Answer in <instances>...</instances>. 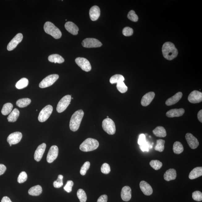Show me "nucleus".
<instances>
[{"label": "nucleus", "instance_id": "nucleus-1", "mask_svg": "<svg viewBox=\"0 0 202 202\" xmlns=\"http://www.w3.org/2000/svg\"><path fill=\"white\" fill-rule=\"evenodd\" d=\"M162 52L164 57L166 59L171 60L177 57L178 54V49L173 44L166 42L162 47Z\"/></svg>", "mask_w": 202, "mask_h": 202}, {"label": "nucleus", "instance_id": "nucleus-2", "mask_svg": "<svg viewBox=\"0 0 202 202\" xmlns=\"http://www.w3.org/2000/svg\"><path fill=\"white\" fill-rule=\"evenodd\" d=\"M84 116V112L82 110H79L74 113L70 122L71 130L75 132L78 130Z\"/></svg>", "mask_w": 202, "mask_h": 202}, {"label": "nucleus", "instance_id": "nucleus-3", "mask_svg": "<svg viewBox=\"0 0 202 202\" xmlns=\"http://www.w3.org/2000/svg\"><path fill=\"white\" fill-rule=\"evenodd\" d=\"M99 146V143L97 140L92 138H88L80 146L81 151L88 152L96 149Z\"/></svg>", "mask_w": 202, "mask_h": 202}, {"label": "nucleus", "instance_id": "nucleus-4", "mask_svg": "<svg viewBox=\"0 0 202 202\" xmlns=\"http://www.w3.org/2000/svg\"><path fill=\"white\" fill-rule=\"evenodd\" d=\"M44 30L46 33L51 35L55 39H60L61 37V31L52 23L46 22L44 24Z\"/></svg>", "mask_w": 202, "mask_h": 202}, {"label": "nucleus", "instance_id": "nucleus-5", "mask_svg": "<svg viewBox=\"0 0 202 202\" xmlns=\"http://www.w3.org/2000/svg\"><path fill=\"white\" fill-rule=\"evenodd\" d=\"M102 126L103 130L107 134L113 135L116 133V125L114 121L111 119H105L102 122Z\"/></svg>", "mask_w": 202, "mask_h": 202}, {"label": "nucleus", "instance_id": "nucleus-6", "mask_svg": "<svg viewBox=\"0 0 202 202\" xmlns=\"http://www.w3.org/2000/svg\"><path fill=\"white\" fill-rule=\"evenodd\" d=\"M59 75L57 74H52L47 76L40 83L39 86L40 88H44L51 86L57 81Z\"/></svg>", "mask_w": 202, "mask_h": 202}, {"label": "nucleus", "instance_id": "nucleus-7", "mask_svg": "<svg viewBox=\"0 0 202 202\" xmlns=\"http://www.w3.org/2000/svg\"><path fill=\"white\" fill-rule=\"evenodd\" d=\"M71 99V96L69 95H67L63 97L60 100L57 104V112L60 113L64 111L69 105Z\"/></svg>", "mask_w": 202, "mask_h": 202}, {"label": "nucleus", "instance_id": "nucleus-8", "mask_svg": "<svg viewBox=\"0 0 202 202\" xmlns=\"http://www.w3.org/2000/svg\"><path fill=\"white\" fill-rule=\"evenodd\" d=\"M53 111V107L52 106L48 105L46 106L40 112L39 115V121L41 123L46 121L52 114Z\"/></svg>", "mask_w": 202, "mask_h": 202}, {"label": "nucleus", "instance_id": "nucleus-9", "mask_svg": "<svg viewBox=\"0 0 202 202\" xmlns=\"http://www.w3.org/2000/svg\"><path fill=\"white\" fill-rule=\"evenodd\" d=\"M82 44L83 47L87 48L100 47L102 45V43L99 40L93 38L85 39L83 40Z\"/></svg>", "mask_w": 202, "mask_h": 202}, {"label": "nucleus", "instance_id": "nucleus-10", "mask_svg": "<svg viewBox=\"0 0 202 202\" xmlns=\"http://www.w3.org/2000/svg\"><path fill=\"white\" fill-rule=\"evenodd\" d=\"M75 62L81 69L85 71L88 72L91 69V66L90 62L86 58L78 57L76 58Z\"/></svg>", "mask_w": 202, "mask_h": 202}, {"label": "nucleus", "instance_id": "nucleus-11", "mask_svg": "<svg viewBox=\"0 0 202 202\" xmlns=\"http://www.w3.org/2000/svg\"><path fill=\"white\" fill-rule=\"evenodd\" d=\"M23 39V35L22 33L17 34L8 44L7 46L8 50L11 51L15 49L18 45L22 42Z\"/></svg>", "mask_w": 202, "mask_h": 202}, {"label": "nucleus", "instance_id": "nucleus-12", "mask_svg": "<svg viewBox=\"0 0 202 202\" xmlns=\"http://www.w3.org/2000/svg\"><path fill=\"white\" fill-rule=\"evenodd\" d=\"M58 148L56 145L51 146L47 154V162L49 163H52L56 160L58 156Z\"/></svg>", "mask_w": 202, "mask_h": 202}, {"label": "nucleus", "instance_id": "nucleus-13", "mask_svg": "<svg viewBox=\"0 0 202 202\" xmlns=\"http://www.w3.org/2000/svg\"><path fill=\"white\" fill-rule=\"evenodd\" d=\"M188 100L191 103H199L202 101V93L201 92L194 90L189 95Z\"/></svg>", "mask_w": 202, "mask_h": 202}, {"label": "nucleus", "instance_id": "nucleus-14", "mask_svg": "<svg viewBox=\"0 0 202 202\" xmlns=\"http://www.w3.org/2000/svg\"><path fill=\"white\" fill-rule=\"evenodd\" d=\"M22 138V134L20 132H15L11 134L7 138V141L10 145L17 144L20 142Z\"/></svg>", "mask_w": 202, "mask_h": 202}, {"label": "nucleus", "instance_id": "nucleus-15", "mask_svg": "<svg viewBox=\"0 0 202 202\" xmlns=\"http://www.w3.org/2000/svg\"><path fill=\"white\" fill-rule=\"evenodd\" d=\"M185 138L188 145L192 149H196L199 146V143L198 139L192 134L187 133L186 135Z\"/></svg>", "mask_w": 202, "mask_h": 202}, {"label": "nucleus", "instance_id": "nucleus-16", "mask_svg": "<svg viewBox=\"0 0 202 202\" xmlns=\"http://www.w3.org/2000/svg\"><path fill=\"white\" fill-rule=\"evenodd\" d=\"M46 148V145L45 143H42L37 148L34 154V159L37 162H39L41 160L45 151Z\"/></svg>", "mask_w": 202, "mask_h": 202}, {"label": "nucleus", "instance_id": "nucleus-17", "mask_svg": "<svg viewBox=\"0 0 202 202\" xmlns=\"http://www.w3.org/2000/svg\"><path fill=\"white\" fill-rule=\"evenodd\" d=\"M155 96V93L154 92H149L145 94L141 99V103L143 106L149 105L153 100Z\"/></svg>", "mask_w": 202, "mask_h": 202}, {"label": "nucleus", "instance_id": "nucleus-18", "mask_svg": "<svg viewBox=\"0 0 202 202\" xmlns=\"http://www.w3.org/2000/svg\"><path fill=\"white\" fill-rule=\"evenodd\" d=\"M140 187L143 194L146 196H150L153 193V189L151 186L145 181L140 182Z\"/></svg>", "mask_w": 202, "mask_h": 202}, {"label": "nucleus", "instance_id": "nucleus-19", "mask_svg": "<svg viewBox=\"0 0 202 202\" xmlns=\"http://www.w3.org/2000/svg\"><path fill=\"white\" fill-rule=\"evenodd\" d=\"M121 197L124 201H130L132 198V190L128 186H125L122 189Z\"/></svg>", "mask_w": 202, "mask_h": 202}, {"label": "nucleus", "instance_id": "nucleus-20", "mask_svg": "<svg viewBox=\"0 0 202 202\" xmlns=\"http://www.w3.org/2000/svg\"><path fill=\"white\" fill-rule=\"evenodd\" d=\"M90 19L92 21L97 20L100 15V10L98 6H94L90 9L89 12Z\"/></svg>", "mask_w": 202, "mask_h": 202}, {"label": "nucleus", "instance_id": "nucleus-21", "mask_svg": "<svg viewBox=\"0 0 202 202\" xmlns=\"http://www.w3.org/2000/svg\"><path fill=\"white\" fill-rule=\"evenodd\" d=\"M185 111L183 108L172 109L166 113V116L169 118L180 117L183 116Z\"/></svg>", "mask_w": 202, "mask_h": 202}, {"label": "nucleus", "instance_id": "nucleus-22", "mask_svg": "<svg viewBox=\"0 0 202 202\" xmlns=\"http://www.w3.org/2000/svg\"><path fill=\"white\" fill-rule=\"evenodd\" d=\"M65 27L67 31L72 34L76 35L78 34L79 31V28L74 23L68 22L65 24Z\"/></svg>", "mask_w": 202, "mask_h": 202}, {"label": "nucleus", "instance_id": "nucleus-23", "mask_svg": "<svg viewBox=\"0 0 202 202\" xmlns=\"http://www.w3.org/2000/svg\"><path fill=\"white\" fill-rule=\"evenodd\" d=\"M183 94L182 92H179L175 94L173 97H170L166 100V105L170 106L173 105L178 103L182 98Z\"/></svg>", "mask_w": 202, "mask_h": 202}, {"label": "nucleus", "instance_id": "nucleus-24", "mask_svg": "<svg viewBox=\"0 0 202 202\" xmlns=\"http://www.w3.org/2000/svg\"><path fill=\"white\" fill-rule=\"evenodd\" d=\"M164 179L167 181L175 179L177 177L176 170L173 168L167 170L164 173Z\"/></svg>", "mask_w": 202, "mask_h": 202}, {"label": "nucleus", "instance_id": "nucleus-25", "mask_svg": "<svg viewBox=\"0 0 202 202\" xmlns=\"http://www.w3.org/2000/svg\"><path fill=\"white\" fill-rule=\"evenodd\" d=\"M202 175V167H197L194 168L189 173V178L193 180L199 178Z\"/></svg>", "mask_w": 202, "mask_h": 202}, {"label": "nucleus", "instance_id": "nucleus-26", "mask_svg": "<svg viewBox=\"0 0 202 202\" xmlns=\"http://www.w3.org/2000/svg\"><path fill=\"white\" fill-rule=\"evenodd\" d=\"M42 192V189L41 186L37 185L31 187L28 191V193L31 196H37L41 194Z\"/></svg>", "mask_w": 202, "mask_h": 202}, {"label": "nucleus", "instance_id": "nucleus-27", "mask_svg": "<svg viewBox=\"0 0 202 202\" xmlns=\"http://www.w3.org/2000/svg\"><path fill=\"white\" fill-rule=\"evenodd\" d=\"M153 133L158 137H164L166 136L165 129L163 127L158 126L153 130Z\"/></svg>", "mask_w": 202, "mask_h": 202}, {"label": "nucleus", "instance_id": "nucleus-28", "mask_svg": "<svg viewBox=\"0 0 202 202\" xmlns=\"http://www.w3.org/2000/svg\"><path fill=\"white\" fill-rule=\"evenodd\" d=\"M48 60L51 62L62 63L65 61V60L62 57L57 54H53L49 56L48 58Z\"/></svg>", "mask_w": 202, "mask_h": 202}, {"label": "nucleus", "instance_id": "nucleus-29", "mask_svg": "<svg viewBox=\"0 0 202 202\" xmlns=\"http://www.w3.org/2000/svg\"><path fill=\"white\" fill-rule=\"evenodd\" d=\"M19 115V112L18 109L15 108L10 113L7 118L8 122L14 123L17 120Z\"/></svg>", "mask_w": 202, "mask_h": 202}, {"label": "nucleus", "instance_id": "nucleus-30", "mask_svg": "<svg viewBox=\"0 0 202 202\" xmlns=\"http://www.w3.org/2000/svg\"><path fill=\"white\" fill-rule=\"evenodd\" d=\"M31 100L29 98H23L19 99L16 102V105L20 108L27 107L31 103Z\"/></svg>", "mask_w": 202, "mask_h": 202}, {"label": "nucleus", "instance_id": "nucleus-31", "mask_svg": "<svg viewBox=\"0 0 202 202\" xmlns=\"http://www.w3.org/2000/svg\"><path fill=\"white\" fill-rule=\"evenodd\" d=\"M183 145L179 141H176L174 143L173 150L175 154H179L183 151Z\"/></svg>", "mask_w": 202, "mask_h": 202}, {"label": "nucleus", "instance_id": "nucleus-32", "mask_svg": "<svg viewBox=\"0 0 202 202\" xmlns=\"http://www.w3.org/2000/svg\"><path fill=\"white\" fill-rule=\"evenodd\" d=\"M29 84V81L26 78H23L19 80L16 84V87L18 89H22L26 87Z\"/></svg>", "mask_w": 202, "mask_h": 202}, {"label": "nucleus", "instance_id": "nucleus-33", "mask_svg": "<svg viewBox=\"0 0 202 202\" xmlns=\"http://www.w3.org/2000/svg\"><path fill=\"white\" fill-rule=\"evenodd\" d=\"M13 105L11 103H8L3 105L2 109V113L4 116H6L10 114L11 112Z\"/></svg>", "mask_w": 202, "mask_h": 202}, {"label": "nucleus", "instance_id": "nucleus-34", "mask_svg": "<svg viewBox=\"0 0 202 202\" xmlns=\"http://www.w3.org/2000/svg\"><path fill=\"white\" fill-rule=\"evenodd\" d=\"M124 78L123 75H120V74H116L112 77L110 79V82L111 84H116L118 83L124 82Z\"/></svg>", "mask_w": 202, "mask_h": 202}, {"label": "nucleus", "instance_id": "nucleus-35", "mask_svg": "<svg viewBox=\"0 0 202 202\" xmlns=\"http://www.w3.org/2000/svg\"><path fill=\"white\" fill-rule=\"evenodd\" d=\"M165 141L163 140L158 139L157 140V145L155 148V149L159 152H162L164 149V144Z\"/></svg>", "mask_w": 202, "mask_h": 202}, {"label": "nucleus", "instance_id": "nucleus-36", "mask_svg": "<svg viewBox=\"0 0 202 202\" xmlns=\"http://www.w3.org/2000/svg\"><path fill=\"white\" fill-rule=\"evenodd\" d=\"M77 196L80 202H86L87 196L85 191L82 189H80L77 191Z\"/></svg>", "mask_w": 202, "mask_h": 202}, {"label": "nucleus", "instance_id": "nucleus-37", "mask_svg": "<svg viewBox=\"0 0 202 202\" xmlns=\"http://www.w3.org/2000/svg\"><path fill=\"white\" fill-rule=\"evenodd\" d=\"M149 164L150 166L156 170L160 169L162 166V163L157 160H152Z\"/></svg>", "mask_w": 202, "mask_h": 202}, {"label": "nucleus", "instance_id": "nucleus-38", "mask_svg": "<svg viewBox=\"0 0 202 202\" xmlns=\"http://www.w3.org/2000/svg\"><path fill=\"white\" fill-rule=\"evenodd\" d=\"M63 175H58L57 179L56 181H55L53 183V185L54 187L58 188L61 187H62L63 183Z\"/></svg>", "mask_w": 202, "mask_h": 202}, {"label": "nucleus", "instance_id": "nucleus-39", "mask_svg": "<svg viewBox=\"0 0 202 202\" xmlns=\"http://www.w3.org/2000/svg\"><path fill=\"white\" fill-rule=\"evenodd\" d=\"M116 87L118 91L122 93H125L128 90V87L124 82L118 83L117 84Z\"/></svg>", "mask_w": 202, "mask_h": 202}, {"label": "nucleus", "instance_id": "nucleus-40", "mask_svg": "<svg viewBox=\"0 0 202 202\" xmlns=\"http://www.w3.org/2000/svg\"><path fill=\"white\" fill-rule=\"evenodd\" d=\"M90 165V162L88 161H86V162L84 163V164L83 165L82 167H81L80 171L81 175L84 176L86 175L87 171L89 169Z\"/></svg>", "mask_w": 202, "mask_h": 202}, {"label": "nucleus", "instance_id": "nucleus-41", "mask_svg": "<svg viewBox=\"0 0 202 202\" xmlns=\"http://www.w3.org/2000/svg\"><path fill=\"white\" fill-rule=\"evenodd\" d=\"M127 17L130 20L133 22H137L138 20V16L133 10H131L129 12Z\"/></svg>", "mask_w": 202, "mask_h": 202}, {"label": "nucleus", "instance_id": "nucleus-42", "mask_svg": "<svg viewBox=\"0 0 202 202\" xmlns=\"http://www.w3.org/2000/svg\"><path fill=\"white\" fill-rule=\"evenodd\" d=\"M27 179V175L25 171H22L19 175L18 178V182L19 183H22L26 182Z\"/></svg>", "mask_w": 202, "mask_h": 202}, {"label": "nucleus", "instance_id": "nucleus-43", "mask_svg": "<svg viewBox=\"0 0 202 202\" xmlns=\"http://www.w3.org/2000/svg\"><path fill=\"white\" fill-rule=\"evenodd\" d=\"M192 196L195 201H200L202 200V193L200 191H196L193 192Z\"/></svg>", "mask_w": 202, "mask_h": 202}, {"label": "nucleus", "instance_id": "nucleus-44", "mask_svg": "<svg viewBox=\"0 0 202 202\" xmlns=\"http://www.w3.org/2000/svg\"><path fill=\"white\" fill-rule=\"evenodd\" d=\"M152 147L153 146L152 144L148 141H147L144 145L140 146V149L143 152H148L149 149H152Z\"/></svg>", "mask_w": 202, "mask_h": 202}, {"label": "nucleus", "instance_id": "nucleus-45", "mask_svg": "<svg viewBox=\"0 0 202 202\" xmlns=\"http://www.w3.org/2000/svg\"><path fill=\"white\" fill-rule=\"evenodd\" d=\"M101 170L103 173L104 174H108L111 171V168L109 165L107 163L103 164L101 168Z\"/></svg>", "mask_w": 202, "mask_h": 202}, {"label": "nucleus", "instance_id": "nucleus-46", "mask_svg": "<svg viewBox=\"0 0 202 202\" xmlns=\"http://www.w3.org/2000/svg\"><path fill=\"white\" fill-rule=\"evenodd\" d=\"M74 184V182L72 180H69L67 182L65 187H64V189L67 192L70 193L72 191V187H73Z\"/></svg>", "mask_w": 202, "mask_h": 202}, {"label": "nucleus", "instance_id": "nucleus-47", "mask_svg": "<svg viewBox=\"0 0 202 202\" xmlns=\"http://www.w3.org/2000/svg\"><path fill=\"white\" fill-rule=\"evenodd\" d=\"M123 33L124 35L126 36H129L132 35L133 33V30L132 28L127 27L123 30Z\"/></svg>", "mask_w": 202, "mask_h": 202}, {"label": "nucleus", "instance_id": "nucleus-48", "mask_svg": "<svg viewBox=\"0 0 202 202\" xmlns=\"http://www.w3.org/2000/svg\"><path fill=\"white\" fill-rule=\"evenodd\" d=\"M146 141L145 135L143 134H140L138 140V144L139 146L144 145Z\"/></svg>", "mask_w": 202, "mask_h": 202}, {"label": "nucleus", "instance_id": "nucleus-49", "mask_svg": "<svg viewBox=\"0 0 202 202\" xmlns=\"http://www.w3.org/2000/svg\"><path fill=\"white\" fill-rule=\"evenodd\" d=\"M107 195H103L99 198L97 202H107Z\"/></svg>", "mask_w": 202, "mask_h": 202}, {"label": "nucleus", "instance_id": "nucleus-50", "mask_svg": "<svg viewBox=\"0 0 202 202\" xmlns=\"http://www.w3.org/2000/svg\"><path fill=\"white\" fill-rule=\"evenodd\" d=\"M6 170V168L4 165L0 164V176L3 174Z\"/></svg>", "mask_w": 202, "mask_h": 202}, {"label": "nucleus", "instance_id": "nucleus-51", "mask_svg": "<svg viewBox=\"0 0 202 202\" xmlns=\"http://www.w3.org/2000/svg\"><path fill=\"white\" fill-rule=\"evenodd\" d=\"M198 119V120L201 122V123H202V110H201L199 111V112H198L197 115Z\"/></svg>", "mask_w": 202, "mask_h": 202}, {"label": "nucleus", "instance_id": "nucleus-52", "mask_svg": "<svg viewBox=\"0 0 202 202\" xmlns=\"http://www.w3.org/2000/svg\"><path fill=\"white\" fill-rule=\"evenodd\" d=\"M1 202H12L10 198L7 196H4L1 200Z\"/></svg>", "mask_w": 202, "mask_h": 202}, {"label": "nucleus", "instance_id": "nucleus-53", "mask_svg": "<svg viewBox=\"0 0 202 202\" xmlns=\"http://www.w3.org/2000/svg\"><path fill=\"white\" fill-rule=\"evenodd\" d=\"M107 118H109V116H107Z\"/></svg>", "mask_w": 202, "mask_h": 202}]
</instances>
